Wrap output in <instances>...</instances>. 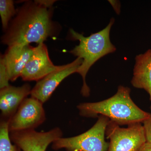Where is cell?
Returning <instances> with one entry per match:
<instances>
[{"mask_svg":"<svg viewBox=\"0 0 151 151\" xmlns=\"http://www.w3.org/2000/svg\"><path fill=\"white\" fill-rule=\"evenodd\" d=\"M51 17L52 12L47 8L35 1L26 2L17 10L1 42L8 46L43 43L54 32Z\"/></svg>","mask_w":151,"mask_h":151,"instance_id":"cell-1","label":"cell"},{"mask_svg":"<svg viewBox=\"0 0 151 151\" xmlns=\"http://www.w3.org/2000/svg\"><path fill=\"white\" fill-rule=\"evenodd\" d=\"M131 89L119 86L116 94L100 102L81 103L77 105L79 114L83 117H107L119 126L142 123L150 115L135 104L130 96Z\"/></svg>","mask_w":151,"mask_h":151,"instance_id":"cell-2","label":"cell"},{"mask_svg":"<svg viewBox=\"0 0 151 151\" xmlns=\"http://www.w3.org/2000/svg\"><path fill=\"white\" fill-rule=\"evenodd\" d=\"M114 22L115 19H111L105 28L86 37L73 29H70L72 38L79 42V44L70 52L83 60L77 73L81 76L83 80L81 92L84 97L90 95V89L86 84V77L90 68L103 57L116 51V47L110 39V32Z\"/></svg>","mask_w":151,"mask_h":151,"instance_id":"cell-3","label":"cell"},{"mask_svg":"<svg viewBox=\"0 0 151 151\" xmlns=\"http://www.w3.org/2000/svg\"><path fill=\"white\" fill-rule=\"evenodd\" d=\"M109 122L107 117L99 116L96 123L86 132L75 137L59 138L52 143V148L55 150L107 151L109 143L105 141V133Z\"/></svg>","mask_w":151,"mask_h":151,"instance_id":"cell-4","label":"cell"},{"mask_svg":"<svg viewBox=\"0 0 151 151\" xmlns=\"http://www.w3.org/2000/svg\"><path fill=\"white\" fill-rule=\"evenodd\" d=\"M105 136L110 140L107 151H138L146 142L145 130L140 123L122 128L110 120Z\"/></svg>","mask_w":151,"mask_h":151,"instance_id":"cell-5","label":"cell"},{"mask_svg":"<svg viewBox=\"0 0 151 151\" xmlns=\"http://www.w3.org/2000/svg\"><path fill=\"white\" fill-rule=\"evenodd\" d=\"M46 115L43 103L31 97L26 98L16 113L9 120L10 133L35 129L43 124Z\"/></svg>","mask_w":151,"mask_h":151,"instance_id":"cell-6","label":"cell"},{"mask_svg":"<svg viewBox=\"0 0 151 151\" xmlns=\"http://www.w3.org/2000/svg\"><path fill=\"white\" fill-rule=\"evenodd\" d=\"M63 135L58 127L47 132L31 130L10 133L11 140L22 151H46L50 144L62 137Z\"/></svg>","mask_w":151,"mask_h":151,"instance_id":"cell-7","label":"cell"},{"mask_svg":"<svg viewBox=\"0 0 151 151\" xmlns=\"http://www.w3.org/2000/svg\"><path fill=\"white\" fill-rule=\"evenodd\" d=\"M82 60L79 58L73 62L66 65H59L53 72L37 81L31 92V97L39 100L42 103L47 102L51 97L58 86L65 78L77 71L82 63Z\"/></svg>","mask_w":151,"mask_h":151,"instance_id":"cell-8","label":"cell"},{"mask_svg":"<svg viewBox=\"0 0 151 151\" xmlns=\"http://www.w3.org/2000/svg\"><path fill=\"white\" fill-rule=\"evenodd\" d=\"M59 67V65H54L50 60L46 45L40 43L34 47L21 77L24 81H38Z\"/></svg>","mask_w":151,"mask_h":151,"instance_id":"cell-9","label":"cell"},{"mask_svg":"<svg viewBox=\"0 0 151 151\" xmlns=\"http://www.w3.org/2000/svg\"><path fill=\"white\" fill-rule=\"evenodd\" d=\"M34 47L29 45L8 47L5 54L1 56L6 68L10 81H14L21 76L31 56Z\"/></svg>","mask_w":151,"mask_h":151,"instance_id":"cell-10","label":"cell"},{"mask_svg":"<svg viewBox=\"0 0 151 151\" xmlns=\"http://www.w3.org/2000/svg\"><path fill=\"white\" fill-rule=\"evenodd\" d=\"M31 90L28 84L18 87L9 85L1 89L0 110L4 119L9 120L14 115Z\"/></svg>","mask_w":151,"mask_h":151,"instance_id":"cell-11","label":"cell"},{"mask_svg":"<svg viewBox=\"0 0 151 151\" xmlns=\"http://www.w3.org/2000/svg\"><path fill=\"white\" fill-rule=\"evenodd\" d=\"M131 84L135 88L144 89L148 93L151 110V49L136 56Z\"/></svg>","mask_w":151,"mask_h":151,"instance_id":"cell-12","label":"cell"},{"mask_svg":"<svg viewBox=\"0 0 151 151\" xmlns=\"http://www.w3.org/2000/svg\"><path fill=\"white\" fill-rule=\"evenodd\" d=\"M9 129V120L2 119L0 124V151H18L12 143Z\"/></svg>","mask_w":151,"mask_h":151,"instance_id":"cell-13","label":"cell"},{"mask_svg":"<svg viewBox=\"0 0 151 151\" xmlns=\"http://www.w3.org/2000/svg\"><path fill=\"white\" fill-rule=\"evenodd\" d=\"M13 1L12 0L0 1V16L1 19L3 29L6 31L8 27L11 18L16 14Z\"/></svg>","mask_w":151,"mask_h":151,"instance_id":"cell-14","label":"cell"},{"mask_svg":"<svg viewBox=\"0 0 151 151\" xmlns=\"http://www.w3.org/2000/svg\"><path fill=\"white\" fill-rule=\"evenodd\" d=\"M8 74L3 59H0V89L9 86Z\"/></svg>","mask_w":151,"mask_h":151,"instance_id":"cell-15","label":"cell"},{"mask_svg":"<svg viewBox=\"0 0 151 151\" xmlns=\"http://www.w3.org/2000/svg\"><path fill=\"white\" fill-rule=\"evenodd\" d=\"M143 126L145 130L146 142L151 143V113L143 122Z\"/></svg>","mask_w":151,"mask_h":151,"instance_id":"cell-16","label":"cell"},{"mask_svg":"<svg viewBox=\"0 0 151 151\" xmlns=\"http://www.w3.org/2000/svg\"><path fill=\"white\" fill-rule=\"evenodd\" d=\"M36 3L38 4L45 7L47 8H50L52 6V5L55 2V1H46V0H37L35 1Z\"/></svg>","mask_w":151,"mask_h":151,"instance_id":"cell-17","label":"cell"},{"mask_svg":"<svg viewBox=\"0 0 151 151\" xmlns=\"http://www.w3.org/2000/svg\"><path fill=\"white\" fill-rule=\"evenodd\" d=\"M109 1L113 6V9L116 13L119 14L121 12L120 11L121 4H120V2L118 1Z\"/></svg>","mask_w":151,"mask_h":151,"instance_id":"cell-18","label":"cell"},{"mask_svg":"<svg viewBox=\"0 0 151 151\" xmlns=\"http://www.w3.org/2000/svg\"><path fill=\"white\" fill-rule=\"evenodd\" d=\"M138 151H151V143L146 142Z\"/></svg>","mask_w":151,"mask_h":151,"instance_id":"cell-19","label":"cell"},{"mask_svg":"<svg viewBox=\"0 0 151 151\" xmlns=\"http://www.w3.org/2000/svg\"><path fill=\"white\" fill-rule=\"evenodd\" d=\"M18 151H21V150L20 149L18 148Z\"/></svg>","mask_w":151,"mask_h":151,"instance_id":"cell-20","label":"cell"}]
</instances>
